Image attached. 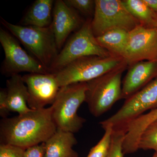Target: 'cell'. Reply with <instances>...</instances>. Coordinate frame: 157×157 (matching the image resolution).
<instances>
[{"instance_id":"cell-1","label":"cell","mask_w":157,"mask_h":157,"mask_svg":"<svg viewBox=\"0 0 157 157\" xmlns=\"http://www.w3.org/2000/svg\"><path fill=\"white\" fill-rule=\"evenodd\" d=\"M57 129L52 118L51 106L32 110L1 120V143L13 144L26 149L45 143Z\"/></svg>"},{"instance_id":"cell-2","label":"cell","mask_w":157,"mask_h":157,"mask_svg":"<svg viewBox=\"0 0 157 157\" xmlns=\"http://www.w3.org/2000/svg\"><path fill=\"white\" fill-rule=\"evenodd\" d=\"M0 20L3 26L50 71L59 53L52 25L45 28L17 25L8 22L2 17Z\"/></svg>"},{"instance_id":"cell-3","label":"cell","mask_w":157,"mask_h":157,"mask_svg":"<svg viewBox=\"0 0 157 157\" xmlns=\"http://www.w3.org/2000/svg\"><path fill=\"white\" fill-rule=\"evenodd\" d=\"M86 82L73 83L60 88L53 104L52 116L57 128L77 133L86 120L77 114V110L85 101Z\"/></svg>"},{"instance_id":"cell-4","label":"cell","mask_w":157,"mask_h":157,"mask_svg":"<svg viewBox=\"0 0 157 157\" xmlns=\"http://www.w3.org/2000/svg\"><path fill=\"white\" fill-rule=\"evenodd\" d=\"M128 65L125 63L115 70L87 82L85 101L90 112L99 117L121 99V78Z\"/></svg>"},{"instance_id":"cell-5","label":"cell","mask_w":157,"mask_h":157,"mask_svg":"<svg viewBox=\"0 0 157 157\" xmlns=\"http://www.w3.org/2000/svg\"><path fill=\"white\" fill-rule=\"evenodd\" d=\"M126 63L121 57H84L73 61L55 73L60 87L88 82L103 76Z\"/></svg>"},{"instance_id":"cell-6","label":"cell","mask_w":157,"mask_h":157,"mask_svg":"<svg viewBox=\"0 0 157 157\" xmlns=\"http://www.w3.org/2000/svg\"><path fill=\"white\" fill-rule=\"evenodd\" d=\"M91 21L87 19L68 40L51 67V73H56L71 62L84 57L112 56L97 42L92 29Z\"/></svg>"},{"instance_id":"cell-7","label":"cell","mask_w":157,"mask_h":157,"mask_svg":"<svg viewBox=\"0 0 157 157\" xmlns=\"http://www.w3.org/2000/svg\"><path fill=\"white\" fill-rule=\"evenodd\" d=\"M123 105L111 117L100 122L103 128L111 126L113 131L126 133L128 126L149 109L157 107V77L126 99Z\"/></svg>"},{"instance_id":"cell-8","label":"cell","mask_w":157,"mask_h":157,"mask_svg":"<svg viewBox=\"0 0 157 157\" xmlns=\"http://www.w3.org/2000/svg\"><path fill=\"white\" fill-rule=\"evenodd\" d=\"M91 26L97 37L111 30L122 29L130 32L140 24L120 0H95Z\"/></svg>"},{"instance_id":"cell-9","label":"cell","mask_w":157,"mask_h":157,"mask_svg":"<svg viewBox=\"0 0 157 157\" xmlns=\"http://www.w3.org/2000/svg\"><path fill=\"white\" fill-rule=\"evenodd\" d=\"M0 42L5 53L1 71L10 76L21 72L29 73H51L40 62L23 49L14 36L0 28Z\"/></svg>"},{"instance_id":"cell-10","label":"cell","mask_w":157,"mask_h":157,"mask_svg":"<svg viewBox=\"0 0 157 157\" xmlns=\"http://www.w3.org/2000/svg\"><path fill=\"white\" fill-rule=\"evenodd\" d=\"M123 58L129 66L144 60L157 61V26L140 24L130 31Z\"/></svg>"},{"instance_id":"cell-11","label":"cell","mask_w":157,"mask_h":157,"mask_svg":"<svg viewBox=\"0 0 157 157\" xmlns=\"http://www.w3.org/2000/svg\"><path fill=\"white\" fill-rule=\"evenodd\" d=\"M28 91V105L37 110L53 104L60 87L55 73H29L22 76Z\"/></svg>"},{"instance_id":"cell-12","label":"cell","mask_w":157,"mask_h":157,"mask_svg":"<svg viewBox=\"0 0 157 157\" xmlns=\"http://www.w3.org/2000/svg\"><path fill=\"white\" fill-rule=\"evenodd\" d=\"M82 21L76 10L63 0H56L52 11V26L58 48L61 49L70 34L81 25Z\"/></svg>"},{"instance_id":"cell-13","label":"cell","mask_w":157,"mask_h":157,"mask_svg":"<svg viewBox=\"0 0 157 157\" xmlns=\"http://www.w3.org/2000/svg\"><path fill=\"white\" fill-rule=\"evenodd\" d=\"M130 67L123 81L121 99H128L157 77V61L137 62Z\"/></svg>"},{"instance_id":"cell-14","label":"cell","mask_w":157,"mask_h":157,"mask_svg":"<svg viewBox=\"0 0 157 157\" xmlns=\"http://www.w3.org/2000/svg\"><path fill=\"white\" fill-rule=\"evenodd\" d=\"M77 143L73 133L57 129L44 143V157H78L73 149Z\"/></svg>"},{"instance_id":"cell-15","label":"cell","mask_w":157,"mask_h":157,"mask_svg":"<svg viewBox=\"0 0 157 157\" xmlns=\"http://www.w3.org/2000/svg\"><path fill=\"white\" fill-rule=\"evenodd\" d=\"M6 90L9 109L11 112L24 114L32 109L28 105V91L22 76L14 74L6 81Z\"/></svg>"},{"instance_id":"cell-16","label":"cell","mask_w":157,"mask_h":157,"mask_svg":"<svg viewBox=\"0 0 157 157\" xmlns=\"http://www.w3.org/2000/svg\"><path fill=\"white\" fill-rule=\"evenodd\" d=\"M157 119V107L135 119L127 128L123 151L124 155L133 153L138 150L139 139L142 133L149 125Z\"/></svg>"},{"instance_id":"cell-17","label":"cell","mask_w":157,"mask_h":157,"mask_svg":"<svg viewBox=\"0 0 157 157\" xmlns=\"http://www.w3.org/2000/svg\"><path fill=\"white\" fill-rule=\"evenodd\" d=\"M53 0H36L31 6L21 20L23 26L47 27L52 21Z\"/></svg>"},{"instance_id":"cell-18","label":"cell","mask_w":157,"mask_h":157,"mask_svg":"<svg viewBox=\"0 0 157 157\" xmlns=\"http://www.w3.org/2000/svg\"><path fill=\"white\" fill-rule=\"evenodd\" d=\"M129 33L122 29H114L96 38L100 45L111 55L123 58L128 42Z\"/></svg>"},{"instance_id":"cell-19","label":"cell","mask_w":157,"mask_h":157,"mask_svg":"<svg viewBox=\"0 0 157 157\" xmlns=\"http://www.w3.org/2000/svg\"><path fill=\"white\" fill-rule=\"evenodd\" d=\"M124 5L140 24L147 26H157V12L151 9L143 0H124Z\"/></svg>"},{"instance_id":"cell-20","label":"cell","mask_w":157,"mask_h":157,"mask_svg":"<svg viewBox=\"0 0 157 157\" xmlns=\"http://www.w3.org/2000/svg\"><path fill=\"white\" fill-rule=\"evenodd\" d=\"M138 149L153 150L157 152V119L150 124L139 139Z\"/></svg>"},{"instance_id":"cell-21","label":"cell","mask_w":157,"mask_h":157,"mask_svg":"<svg viewBox=\"0 0 157 157\" xmlns=\"http://www.w3.org/2000/svg\"><path fill=\"white\" fill-rule=\"evenodd\" d=\"M105 131L101 140L90 150L87 157H107L111 146L113 129L111 126L103 128Z\"/></svg>"},{"instance_id":"cell-22","label":"cell","mask_w":157,"mask_h":157,"mask_svg":"<svg viewBox=\"0 0 157 157\" xmlns=\"http://www.w3.org/2000/svg\"><path fill=\"white\" fill-rule=\"evenodd\" d=\"M126 132L123 131H113L109 154L107 157H123V144Z\"/></svg>"},{"instance_id":"cell-23","label":"cell","mask_w":157,"mask_h":157,"mask_svg":"<svg viewBox=\"0 0 157 157\" xmlns=\"http://www.w3.org/2000/svg\"><path fill=\"white\" fill-rule=\"evenodd\" d=\"M69 7L87 15H94L95 1L93 0H64Z\"/></svg>"},{"instance_id":"cell-24","label":"cell","mask_w":157,"mask_h":157,"mask_svg":"<svg viewBox=\"0 0 157 157\" xmlns=\"http://www.w3.org/2000/svg\"><path fill=\"white\" fill-rule=\"evenodd\" d=\"M25 150L13 144L1 143L0 157H24Z\"/></svg>"},{"instance_id":"cell-25","label":"cell","mask_w":157,"mask_h":157,"mask_svg":"<svg viewBox=\"0 0 157 157\" xmlns=\"http://www.w3.org/2000/svg\"><path fill=\"white\" fill-rule=\"evenodd\" d=\"M11 112L9 109L6 89H1L0 90V116L3 118L8 117Z\"/></svg>"},{"instance_id":"cell-26","label":"cell","mask_w":157,"mask_h":157,"mask_svg":"<svg viewBox=\"0 0 157 157\" xmlns=\"http://www.w3.org/2000/svg\"><path fill=\"white\" fill-rule=\"evenodd\" d=\"M44 143H43L27 148L24 157H44Z\"/></svg>"},{"instance_id":"cell-27","label":"cell","mask_w":157,"mask_h":157,"mask_svg":"<svg viewBox=\"0 0 157 157\" xmlns=\"http://www.w3.org/2000/svg\"><path fill=\"white\" fill-rule=\"evenodd\" d=\"M143 1L151 9L157 12V0H143Z\"/></svg>"},{"instance_id":"cell-28","label":"cell","mask_w":157,"mask_h":157,"mask_svg":"<svg viewBox=\"0 0 157 157\" xmlns=\"http://www.w3.org/2000/svg\"><path fill=\"white\" fill-rule=\"evenodd\" d=\"M152 157H157V152H155L154 154L153 155Z\"/></svg>"}]
</instances>
